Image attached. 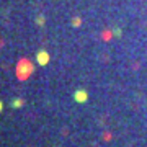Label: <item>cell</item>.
Returning <instances> with one entry per match:
<instances>
[{
  "label": "cell",
  "instance_id": "6da1fadb",
  "mask_svg": "<svg viewBox=\"0 0 147 147\" xmlns=\"http://www.w3.org/2000/svg\"><path fill=\"white\" fill-rule=\"evenodd\" d=\"M31 72H33V64L28 62V61H21L18 69H16V75H18L21 80H25L28 75H31Z\"/></svg>",
  "mask_w": 147,
  "mask_h": 147
},
{
  "label": "cell",
  "instance_id": "7a4b0ae2",
  "mask_svg": "<svg viewBox=\"0 0 147 147\" xmlns=\"http://www.w3.org/2000/svg\"><path fill=\"white\" fill-rule=\"evenodd\" d=\"M74 100L77 101V103H85V101L88 100V93H87L85 90H82V88L75 90V93H74Z\"/></svg>",
  "mask_w": 147,
  "mask_h": 147
},
{
  "label": "cell",
  "instance_id": "3957f363",
  "mask_svg": "<svg viewBox=\"0 0 147 147\" xmlns=\"http://www.w3.org/2000/svg\"><path fill=\"white\" fill-rule=\"evenodd\" d=\"M36 61H38V64H39V65H47V62H49V54H47V51H44V49L38 51Z\"/></svg>",
  "mask_w": 147,
  "mask_h": 147
},
{
  "label": "cell",
  "instance_id": "277c9868",
  "mask_svg": "<svg viewBox=\"0 0 147 147\" xmlns=\"http://www.w3.org/2000/svg\"><path fill=\"white\" fill-rule=\"evenodd\" d=\"M11 106H13V108H21V106H23V100H21V98H15V100L11 101Z\"/></svg>",
  "mask_w": 147,
  "mask_h": 147
},
{
  "label": "cell",
  "instance_id": "5b68a950",
  "mask_svg": "<svg viewBox=\"0 0 147 147\" xmlns=\"http://www.w3.org/2000/svg\"><path fill=\"white\" fill-rule=\"evenodd\" d=\"M80 21H82V20H80V18H74L72 25H74V26H79V25H80Z\"/></svg>",
  "mask_w": 147,
  "mask_h": 147
},
{
  "label": "cell",
  "instance_id": "8992f818",
  "mask_svg": "<svg viewBox=\"0 0 147 147\" xmlns=\"http://www.w3.org/2000/svg\"><path fill=\"white\" fill-rule=\"evenodd\" d=\"M36 23H38V25H44V16H38Z\"/></svg>",
  "mask_w": 147,
  "mask_h": 147
},
{
  "label": "cell",
  "instance_id": "52a82bcc",
  "mask_svg": "<svg viewBox=\"0 0 147 147\" xmlns=\"http://www.w3.org/2000/svg\"><path fill=\"white\" fill-rule=\"evenodd\" d=\"M115 34H116V36H119V34H121V30H119V28H115Z\"/></svg>",
  "mask_w": 147,
  "mask_h": 147
},
{
  "label": "cell",
  "instance_id": "ba28073f",
  "mask_svg": "<svg viewBox=\"0 0 147 147\" xmlns=\"http://www.w3.org/2000/svg\"><path fill=\"white\" fill-rule=\"evenodd\" d=\"M2 111H3V101L0 100V113H2Z\"/></svg>",
  "mask_w": 147,
  "mask_h": 147
}]
</instances>
